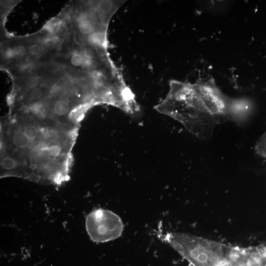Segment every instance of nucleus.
Here are the masks:
<instances>
[{
	"mask_svg": "<svg viewBox=\"0 0 266 266\" xmlns=\"http://www.w3.org/2000/svg\"><path fill=\"white\" fill-rule=\"evenodd\" d=\"M39 64L36 62L25 61L6 68L2 71L9 75L12 80L36 73Z\"/></svg>",
	"mask_w": 266,
	"mask_h": 266,
	"instance_id": "423d86ee",
	"label": "nucleus"
},
{
	"mask_svg": "<svg viewBox=\"0 0 266 266\" xmlns=\"http://www.w3.org/2000/svg\"><path fill=\"white\" fill-rule=\"evenodd\" d=\"M86 227L91 241L98 243L118 239L124 229L123 221L118 214L102 208L94 209L88 214Z\"/></svg>",
	"mask_w": 266,
	"mask_h": 266,
	"instance_id": "7ed1b4c3",
	"label": "nucleus"
},
{
	"mask_svg": "<svg viewBox=\"0 0 266 266\" xmlns=\"http://www.w3.org/2000/svg\"><path fill=\"white\" fill-rule=\"evenodd\" d=\"M205 266H263L261 246L240 247L215 241Z\"/></svg>",
	"mask_w": 266,
	"mask_h": 266,
	"instance_id": "f03ea898",
	"label": "nucleus"
},
{
	"mask_svg": "<svg viewBox=\"0 0 266 266\" xmlns=\"http://www.w3.org/2000/svg\"><path fill=\"white\" fill-rule=\"evenodd\" d=\"M255 148L258 154L266 158V132L257 142Z\"/></svg>",
	"mask_w": 266,
	"mask_h": 266,
	"instance_id": "1a4fd4ad",
	"label": "nucleus"
},
{
	"mask_svg": "<svg viewBox=\"0 0 266 266\" xmlns=\"http://www.w3.org/2000/svg\"><path fill=\"white\" fill-rule=\"evenodd\" d=\"M0 3V23H1V42L8 40L14 36L7 31L6 23L7 17L18 3L21 1L18 0H1Z\"/></svg>",
	"mask_w": 266,
	"mask_h": 266,
	"instance_id": "39448f33",
	"label": "nucleus"
},
{
	"mask_svg": "<svg viewBox=\"0 0 266 266\" xmlns=\"http://www.w3.org/2000/svg\"><path fill=\"white\" fill-rule=\"evenodd\" d=\"M85 59L86 57L81 52L80 47L75 49L68 57H66L65 65L81 70Z\"/></svg>",
	"mask_w": 266,
	"mask_h": 266,
	"instance_id": "6e6552de",
	"label": "nucleus"
},
{
	"mask_svg": "<svg viewBox=\"0 0 266 266\" xmlns=\"http://www.w3.org/2000/svg\"><path fill=\"white\" fill-rule=\"evenodd\" d=\"M155 109L200 139L210 138L214 127L223 122L221 100L211 80L195 83L171 80L167 95Z\"/></svg>",
	"mask_w": 266,
	"mask_h": 266,
	"instance_id": "f257e3e1",
	"label": "nucleus"
},
{
	"mask_svg": "<svg viewBox=\"0 0 266 266\" xmlns=\"http://www.w3.org/2000/svg\"><path fill=\"white\" fill-rule=\"evenodd\" d=\"M30 44L26 61L36 62L44 51L41 43L36 41L34 34L29 35Z\"/></svg>",
	"mask_w": 266,
	"mask_h": 266,
	"instance_id": "0eeeda50",
	"label": "nucleus"
},
{
	"mask_svg": "<svg viewBox=\"0 0 266 266\" xmlns=\"http://www.w3.org/2000/svg\"><path fill=\"white\" fill-rule=\"evenodd\" d=\"M68 66L53 61L39 64L36 74H39L47 80L54 82L66 75Z\"/></svg>",
	"mask_w": 266,
	"mask_h": 266,
	"instance_id": "20e7f679",
	"label": "nucleus"
}]
</instances>
